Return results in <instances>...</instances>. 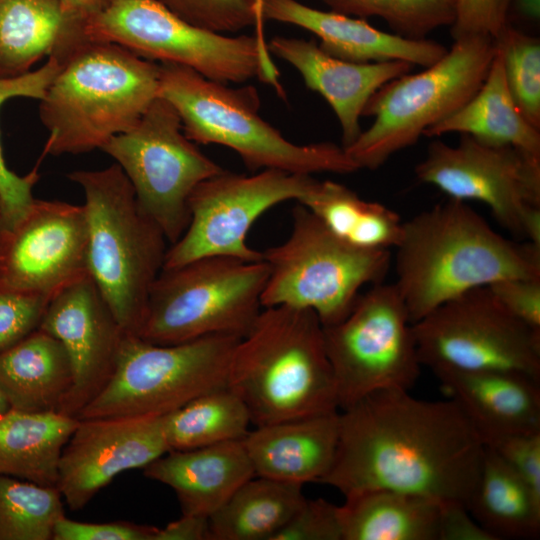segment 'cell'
I'll use <instances>...</instances> for the list:
<instances>
[{
  "label": "cell",
  "instance_id": "6da1fadb",
  "mask_svg": "<svg viewBox=\"0 0 540 540\" xmlns=\"http://www.w3.org/2000/svg\"><path fill=\"white\" fill-rule=\"evenodd\" d=\"M484 443L452 400L427 401L408 390L373 392L339 413L333 464L319 483L345 497L394 490L468 504Z\"/></svg>",
  "mask_w": 540,
  "mask_h": 540
},
{
  "label": "cell",
  "instance_id": "7a4b0ae2",
  "mask_svg": "<svg viewBox=\"0 0 540 540\" xmlns=\"http://www.w3.org/2000/svg\"><path fill=\"white\" fill-rule=\"evenodd\" d=\"M394 285L411 323L478 287L540 278V247L504 238L465 201L449 198L403 221Z\"/></svg>",
  "mask_w": 540,
  "mask_h": 540
},
{
  "label": "cell",
  "instance_id": "3957f363",
  "mask_svg": "<svg viewBox=\"0 0 540 540\" xmlns=\"http://www.w3.org/2000/svg\"><path fill=\"white\" fill-rule=\"evenodd\" d=\"M227 387L244 402L255 426L338 411L317 315L285 305L264 307L234 349Z\"/></svg>",
  "mask_w": 540,
  "mask_h": 540
},
{
  "label": "cell",
  "instance_id": "277c9868",
  "mask_svg": "<svg viewBox=\"0 0 540 540\" xmlns=\"http://www.w3.org/2000/svg\"><path fill=\"white\" fill-rule=\"evenodd\" d=\"M58 63L40 100L49 133L42 157L101 149L158 97L160 65L120 45L88 40Z\"/></svg>",
  "mask_w": 540,
  "mask_h": 540
},
{
  "label": "cell",
  "instance_id": "5b68a950",
  "mask_svg": "<svg viewBox=\"0 0 540 540\" xmlns=\"http://www.w3.org/2000/svg\"><path fill=\"white\" fill-rule=\"evenodd\" d=\"M159 65L158 96L176 109L191 141L228 147L251 171L276 169L312 175L359 170L342 146L331 142L299 145L283 137L259 116L255 87L233 88L182 65Z\"/></svg>",
  "mask_w": 540,
  "mask_h": 540
},
{
  "label": "cell",
  "instance_id": "8992f818",
  "mask_svg": "<svg viewBox=\"0 0 540 540\" xmlns=\"http://www.w3.org/2000/svg\"><path fill=\"white\" fill-rule=\"evenodd\" d=\"M68 178L84 193L89 276L121 327L137 334L151 287L168 249L159 226L139 205L117 163L101 170H77Z\"/></svg>",
  "mask_w": 540,
  "mask_h": 540
},
{
  "label": "cell",
  "instance_id": "52a82bcc",
  "mask_svg": "<svg viewBox=\"0 0 540 540\" xmlns=\"http://www.w3.org/2000/svg\"><path fill=\"white\" fill-rule=\"evenodd\" d=\"M269 275L264 260L206 256L162 269L136 335L177 344L208 335L243 338L263 309Z\"/></svg>",
  "mask_w": 540,
  "mask_h": 540
},
{
  "label": "cell",
  "instance_id": "ba28073f",
  "mask_svg": "<svg viewBox=\"0 0 540 540\" xmlns=\"http://www.w3.org/2000/svg\"><path fill=\"white\" fill-rule=\"evenodd\" d=\"M496 53L490 37L472 36L454 44L435 63L383 85L363 116L372 125L344 148L359 169L375 170L395 153L467 102L480 88Z\"/></svg>",
  "mask_w": 540,
  "mask_h": 540
},
{
  "label": "cell",
  "instance_id": "9c48e42d",
  "mask_svg": "<svg viewBox=\"0 0 540 540\" xmlns=\"http://www.w3.org/2000/svg\"><path fill=\"white\" fill-rule=\"evenodd\" d=\"M269 267L264 307L290 306L314 312L333 325L352 309L366 285L382 282L391 265L390 250H367L343 241L300 203L281 244L262 251Z\"/></svg>",
  "mask_w": 540,
  "mask_h": 540
},
{
  "label": "cell",
  "instance_id": "30bf717a",
  "mask_svg": "<svg viewBox=\"0 0 540 540\" xmlns=\"http://www.w3.org/2000/svg\"><path fill=\"white\" fill-rule=\"evenodd\" d=\"M240 339L219 334L156 344L126 333L111 378L77 419L164 416L202 394L226 387Z\"/></svg>",
  "mask_w": 540,
  "mask_h": 540
},
{
  "label": "cell",
  "instance_id": "8fae6325",
  "mask_svg": "<svg viewBox=\"0 0 540 540\" xmlns=\"http://www.w3.org/2000/svg\"><path fill=\"white\" fill-rule=\"evenodd\" d=\"M338 407L345 409L384 389H411L419 375L412 323L394 283L360 293L339 322L323 326Z\"/></svg>",
  "mask_w": 540,
  "mask_h": 540
},
{
  "label": "cell",
  "instance_id": "7c38bea8",
  "mask_svg": "<svg viewBox=\"0 0 540 540\" xmlns=\"http://www.w3.org/2000/svg\"><path fill=\"white\" fill-rule=\"evenodd\" d=\"M182 131L176 109L158 96L134 127L112 137L100 149L123 170L139 205L169 244L188 227V200L193 190L224 170Z\"/></svg>",
  "mask_w": 540,
  "mask_h": 540
},
{
  "label": "cell",
  "instance_id": "4fadbf2b",
  "mask_svg": "<svg viewBox=\"0 0 540 540\" xmlns=\"http://www.w3.org/2000/svg\"><path fill=\"white\" fill-rule=\"evenodd\" d=\"M419 360L434 374L501 371L540 381V333L510 315L488 286L412 324Z\"/></svg>",
  "mask_w": 540,
  "mask_h": 540
},
{
  "label": "cell",
  "instance_id": "5bb4252c",
  "mask_svg": "<svg viewBox=\"0 0 540 540\" xmlns=\"http://www.w3.org/2000/svg\"><path fill=\"white\" fill-rule=\"evenodd\" d=\"M91 41L120 45L147 60L191 68L222 83L259 76L255 36H227L197 27L156 0H110L86 27Z\"/></svg>",
  "mask_w": 540,
  "mask_h": 540
},
{
  "label": "cell",
  "instance_id": "9a60e30c",
  "mask_svg": "<svg viewBox=\"0 0 540 540\" xmlns=\"http://www.w3.org/2000/svg\"><path fill=\"white\" fill-rule=\"evenodd\" d=\"M314 177L276 169L252 175L226 170L202 181L188 200L190 221L182 236L167 249L162 269L206 256L263 260L246 242L254 222L275 205L308 192Z\"/></svg>",
  "mask_w": 540,
  "mask_h": 540
},
{
  "label": "cell",
  "instance_id": "2e32d148",
  "mask_svg": "<svg viewBox=\"0 0 540 540\" xmlns=\"http://www.w3.org/2000/svg\"><path fill=\"white\" fill-rule=\"evenodd\" d=\"M415 175L451 199L484 203L514 235L525 237L540 217V157L513 146L466 134L456 146L434 140Z\"/></svg>",
  "mask_w": 540,
  "mask_h": 540
},
{
  "label": "cell",
  "instance_id": "e0dca14e",
  "mask_svg": "<svg viewBox=\"0 0 540 540\" xmlns=\"http://www.w3.org/2000/svg\"><path fill=\"white\" fill-rule=\"evenodd\" d=\"M83 206L34 199L16 223L0 227V286L53 297L88 274Z\"/></svg>",
  "mask_w": 540,
  "mask_h": 540
},
{
  "label": "cell",
  "instance_id": "ac0fdd59",
  "mask_svg": "<svg viewBox=\"0 0 540 540\" xmlns=\"http://www.w3.org/2000/svg\"><path fill=\"white\" fill-rule=\"evenodd\" d=\"M39 328L58 339L68 355L73 382L59 412L77 418L111 378L127 332L89 274L51 298Z\"/></svg>",
  "mask_w": 540,
  "mask_h": 540
},
{
  "label": "cell",
  "instance_id": "d6986e66",
  "mask_svg": "<svg viewBox=\"0 0 540 540\" xmlns=\"http://www.w3.org/2000/svg\"><path fill=\"white\" fill-rule=\"evenodd\" d=\"M78 420L62 450L56 485L71 510L86 506L120 473L169 451L163 416Z\"/></svg>",
  "mask_w": 540,
  "mask_h": 540
},
{
  "label": "cell",
  "instance_id": "ffe728a7",
  "mask_svg": "<svg viewBox=\"0 0 540 540\" xmlns=\"http://www.w3.org/2000/svg\"><path fill=\"white\" fill-rule=\"evenodd\" d=\"M271 53L291 64L306 86L319 93L334 111L347 148L362 132L360 118L369 99L389 81L409 73L403 61L354 63L325 53L315 40L275 36Z\"/></svg>",
  "mask_w": 540,
  "mask_h": 540
},
{
  "label": "cell",
  "instance_id": "44dd1931",
  "mask_svg": "<svg viewBox=\"0 0 540 540\" xmlns=\"http://www.w3.org/2000/svg\"><path fill=\"white\" fill-rule=\"evenodd\" d=\"M263 17L313 33L325 53L354 63L403 61L425 68L447 52L436 41L407 39L381 31L364 19L315 9L297 0H264Z\"/></svg>",
  "mask_w": 540,
  "mask_h": 540
},
{
  "label": "cell",
  "instance_id": "7402d4cb",
  "mask_svg": "<svg viewBox=\"0 0 540 540\" xmlns=\"http://www.w3.org/2000/svg\"><path fill=\"white\" fill-rule=\"evenodd\" d=\"M339 440V412L255 426L242 439L255 476L303 485L331 468Z\"/></svg>",
  "mask_w": 540,
  "mask_h": 540
},
{
  "label": "cell",
  "instance_id": "603a6c76",
  "mask_svg": "<svg viewBox=\"0 0 540 540\" xmlns=\"http://www.w3.org/2000/svg\"><path fill=\"white\" fill-rule=\"evenodd\" d=\"M464 506L394 490H369L338 506L342 540H453Z\"/></svg>",
  "mask_w": 540,
  "mask_h": 540
},
{
  "label": "cell",
  "instance_id": "cb8c5ba5",
  "mask_svg": "<svg viewBox=\"0 0 540 540\" xmlns=\"http://www.w3.org/2000/svg\"><path fill=\"white\" fill-rule=\"evenodd\" d=\"M169 486L183 514L210 517L255 476L242 439L190 450H170L143 468Z\"/></svg>",
  "mask_w": 540,
  "mask_h": 540
},
{
  "label": "cell",
  "instance_id": "d4e9b609",
  "mask_svg": "<svg viewBox=\"0 0 540 540\" xmlns=\"http://www.w3.org/2000/svg\"><path fill=\"white\" fill-rule=\"evenodd\" d=\"M434 375L482 441L493 435L540 432V381L501 371Z\"/></svg>",
  "mask_w": 540,
  "mask_h": 540
},
{
  "label": "cell",
  "instance_id": "484cf974",
  "mask_svg": "<svg viewBox=\"0 0 540 540\" xmlns=\"http://www.w3.org/2000/svg\"><path fill=\"white\" fill-rule=\"evenodd\" d=\"M72 382L63 345L40 328L0 352V389L11 409L59 412Z\"/></svg>",
  "mask_w": 540,
  "mask_h": 540
},
{
  "label": "cell",
  "instance_id": "4316f807",
  "mask_svg": "<svg viewBox=\"0 0 540 540\" xmlns=\"http://www.w3.org/2000/svg\"><path fill=\"white\" fill-rule=\"evenodd\" d=\"M466 134L493 145H509L540 157V130L523 116L506 84L502 60L496 50L489 71L477 92L460 108L428 128L423 136Z\"/></svg>",
  "mask_w": 540,
  "mask_h": 540
},
{
  "label": "cell",
  "instance_id": "83f0119b",
  "mask_svg": "<svg viewBox=\"0 0 540 540\" xmlns=\"http://www.w3.org/2000/svg\"><path fill=\"white\" fill-rule=\"evenodd\" d=\"M78 419L10 409L0 417V475L56 487L62 450Z\"/></svg>",
  "mask_w": 540,
  "mask_h": 540
},
{
  "label": "cell",
  "instance_id": "f1b7e54d",
  "mask_svg": "<svg viewBox=\"0 0 540 540\" xmlns=\"http://www.w3.org/2000/svg\"><path fill=\"white\" fill-rule=\"evenodd\" d=\"M75 45L58 0H0L1 78L25 74L44 56Z\"/></svg>",
  "mask_w": 540,
  "mask_h": 540
},
{
  "label": "cell",
  "instance_id": "f546056e",
  "mask_svg": "<svg viewBox=\"0 0 540 540\" xmlns=\"http://www.w3.org/2000/svg\"><path fill=\"white\" fill-rule=\"evenodd\" d=\"M468 511L493 540L536 539L540 533V498L487 447Z\"/></svg>",
  "mask_w": 540,
  "mask_h": 540
},
{
  "label": "cell",
  "instance_id": "4dcf8cb0",
  "mask_svg": "<svg viewBox=\"0 0 540 540\" xmlns=\"http://www.w3.org/2000/svg\"><path fill=\"white\" fill-rule=\"evenodd\" d=\"M297 203L305 206L334 235L355 247L390 250L400 240L403 221L398 213L360 198L342 184L314 179Z\"/></svg>",
  "mask_w": 540,
  "mask_h": 540
},
{
  "label": "cell",
  "instance_id": "1f68e13d",
  "mask_svg": "<svg viewBox=\"0 0 540 540\" xmlns=\"http://www.w3.org/2000/svg\"><path fill=\"white\" fill-rule=\"evenodd\" d=\"M302 486L252 477L209 517L210 540H272L306 499Z\"/></svg>",
  "mask_w": 540,
  "mask_h": 540
},
{
  "label": "cell",
  "instance_id": "d6a6232c",
  "mask_svg": "<svg viewBox=\"0 0 540 540\" xmlns=\"http://www.w3.org/2000/svg\"><path fill=\"white\" fill-rule=\"evenodd\" d=\"M250 424L246 405L227 386L202 394L163 416L169 451L241 440Z\"/></svg>",
  "mask_w": 540,
  "mask_h": 540
},
{
  "label": "cell",
  "instance_id": "836d02e7",
  "mask_svg": "<svg viewBox=\"0 0 540 540\" xmlns=\"http://www.w3.org/2000/svg\"><path fill=\"white\" fill-rule=\"evenodd\" d=\"M62 500L57 487L0 475V540H52Z\"/></svg>",
  "mask_w": 540,
  "mask_h": 540
},
{
  "label": "cell",
  "instance_id": "e575fe53",
  "mask_svg": "<svg viewBox=\"0 0 540 540\" xmlns=\"http://www.w3.org/2000/svg\"><path fill=\"white\" fill-rule=\"evenodd\" d=\"M60 65L52 57L39 69L15 77H0V106L14 97L41 100ZM38 164L24 176L11 171L4 160L0 145V227H8L22 218L35 198L32 188L39 179Z\"/></svg>",
  "mask_w": 540,
  "mask_h": 540
},
{
  "label": "cell",
  "instance_id": "d590c367",
  "mask_svg": "<svg viewBox=\"0 0 540 540\" xmlns=\"http://www.w3.org/2000/svg\"><path fill=\"white\" fill-rule=\"evenodd\" d=\"M332 11L357 18L379 17L395 34L426 39L434 30L451 26L455 0H322Z\"/></svg>",
  "mask_w": 540,
  "mask_h": 540
},
{
  "label": "cell",
  "instance_id": "8d00e7d4",
  "mask_svg": "<svg viewBox=\"0 0 540 540\" xmlns=\"http://www.w3.org/2000/svg\"><path fill=\"white\" fill-rule=\"evenodd\" d=\"M508 90L523 116L540 130V41L507 24L494 39Z\"/></svg>",
  "mask_w": 540,
  "mask_h": 540
},
{
  "label": "cell",
  "instance_id": "74e56055",
  "mask_svg": "<svg viewBox=\"0 0 540 540\" xmlns=\"http://www.w3.org/2000/svg\"><path fill=\"white\" fill-rule=\"evenodd\" d=\"M183 20L218 33L254 25L253 0H156Z\"/></svg>",
  "mask_w": 540,
  "mask_h": 540
},
{
  "label": "cell",
  "instance_id": "f35d334b",
  "mask_svg": "<svg viewBox=\"0 0 540 540\" xmlns=\"http://www.w3.org/2000/svg\"><path fill=\"white\" fill-rule=\"evenodd\" d=\"M51 298L0 286V352L39 328Z\"/></svg>",
  "mask_w": 540,
  "mask_h": 540
},
{
  "label": "cell",
  "instance_id": "ab89813d",
  "mask_svg": "<svg viewBox=\"0 0 540 540\" xmlns=\"http://www.w3.org/2000/svg\"><path fill=\"white\" fill-rule=\"evenodd\" d=\"M483 443L540 498V432L493 435Z\"/></svg>",
  "mask_w": 540,
  "mask_h": 540
},
{
  "label": "cell",
  "instance_id": "60d3db41",
  "mask_svg": "<svg viewBox=\"0 0 540 540\" xmlns=\"http://www.w3.org/2000/svg\"><path fill=\"white\" fill-rule=\"evenodd\" d=\"M272 540H342L338 506L305 499Z\"/></svg>",
  "mask_w": 540,
  "mask_h": 540
},
{
  "label": "cell",
  "instance_id": "b9f144b4",
  "mask_svg": "<svg viewBox=\"0 0 540 540\" xmlns=\"http://www.w3.org/2000/svg\"><path fill=\"white\" fill-rule=\"evenodd\" d=\"M513 0H455L454 40L472 36L495 39L508 24Z\"/></svg>",
  "mask_w": 540,
  "mask_h": 540
},
{
  "label": "cell",
  "instance_id": "7bdbcfd3",
  "mask_svg": "<svg viewBox=\"0 0 540 540\" xmlns=\"http://www.w3.org/2000/svg\"><path fill=\"white\" fill-rule=\"evenodd\" d=\"M515 319L540 333V278H512L488 286Z\"/></svg>",
  "mask_w": 540,
  "mask_h": 540
},
{
  "label": "cell",
  "instance_id": "ee69618b",
  "mask_svg": "<svg viewBox=\"0 0 540 540\" xmlns=\"http://www.w3.org/2000/svg\"><path fill=\"white\" fill-rule=\"evenodd\" d=\"M158 527L132 522L85 523L61 517L52 540H155Z\"/></svg>",
  "mask_w": 540,
  "mask_h": 540
},
{
  "label": "cell",
  "instance_id": "f6af8a7d",
  "mask_svg": "<svg viewBox=\"0 0 540 540\" xmlns=\"http://www.w3.org/2000/svg\"><path fill=\"white\" fill-rule=\"evenodd\" d=\"M76 40L84 41L86 27L110 0H58Z\"/></svg>",
  "mask_w": 540,
  "mask_h": 540
},
{
  "label": "cell",
  "instance_id": "bcb514c9",
  "mask_svg": "<svg viewBox=\"0 0 540 540\" xmlns=\"http://www.w3.org/2000/svg\"><path fill=\"white\" fill-rule=\"evenodd\" d=\"M155 540H210L209 517L182 513L178 520L158 528Z\"/></svg>",
  "mask_w": 540,
  "mask_h": 540
},
{
  "label": "cell",
  "instance_id": "7dc6e473",
  "mask_svg": "<svg viewBox=\"0 0 540 540\" xmlns=\"http://www.w3.org/2000/svg\"><path fill=\"white\" fill-rule=\"evenodd\" d=\"M263 3L264 0H253L254 11V26H255V38L258 42L260 51V71L258 78L264 83L271 85L278 93L279 96L285 94L280 81L279 71L273 63L268 44L265 40L264 34V17H263Z\"/></svg>",
  "mask_w": 540,
  "mask_h": 540
},
{
  "label": "cell",
  "instance_id": "c3c4849f",
  "mask_svg": "<svg viewBox=\"0 0 540 540\" xmlns=\"http://www.w3.org/2000/svg\"><path fill=\"white\" fill-rule=\"evenodd\" d=\"M514 7L518 14L526 19L536 21L539 19L540 2L539 0H513L511 7Z\"/></svg>",
  "mask_w": 540,
  "mask_h": 540
},
{
  "label": "cell",
  "instance_id": "681fc988",
  "mask_svg": "<svg viewBox=\"0 0 540 540\" xmlns=\"http://www.w3.org/2000/svg\"><path fill=\"white\" fill-rule=\"evenodd\" d=\"M11 409V406L5 397L4 393L0 389V417L7 413Z\"/></svg>",
  "mask_w": 540,
  "mask_h": 540
}]
</instances>
